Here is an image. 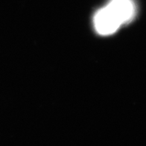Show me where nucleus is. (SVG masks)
<instances>
[{
    "label": "nucleus",
    "mask_w": 146,
    "mask_h": 146,
    "mask_svg": "<svg viewBox=\"0 0 146 146\" xmlns=\"http://www.w3.org/2000/svg\"><path fill=\"white\" fill-rule=\"evenodd\" d=\"M96 31L101 35H110L115 33L121 23L108 5L96 14L93 19Z\"/></svg>",
    "instance_id": "nucleus-1"
},
{
    "label": "nucleus",
    "mask_w": 146,
    "mask_h": 146,
    "mask_svg": "<svg viewBox=\"0 0 146 146\" xmlns=\"http://www.w3.org/2000/svg\"><path fill=\"white\" fill-rule=\"evenodd\" d=\"M108 6L119 19L121 25L131 21L136 8L132 0H111Z\"/></svg>",
    "instance_id": "nucleus-2"
}]
</instances>
